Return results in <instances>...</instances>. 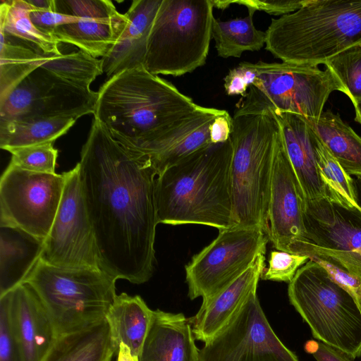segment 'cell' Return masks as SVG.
<instances>
[{"label": "cell", "mask_w": 361, "mask_h": 361, "mask_svg": "<svg viewBox=\"0 0 361 361\" xmlns=\"http://www.w3.org/2000/svg\"><path fill=\"white\" fill-rule=\"evenodd\" d=\"M77 165L99 269L116 281H148L159 224L158 175L150 159L124 147L94 118Z\"/></svg>", "instance_id": "1"}, {"label": "cell", "mask_w": 361, "mask_h": 361, "mask_svg": "<svg viewBox=\"0 0 361 361\" xmlns=\"http://www.w3.org/2000/svg\"><path fill=\"white\" fill-rule=\"evenodd\" d=\"M231 138L210 143L159 174L155 182L159 224L233 227Z\"/></svg>", "instance_id": "2"}, {"label": "cell", "mask_w": 361, "mask_h": 361, "mask_svg": "<svg viewBox=\"0 0 361 361\" xmlns=\"http://www.w3.org/2000/svg\"><path fill=\"white\" fill-rule=\"evenodd\" d=\"M97 92L94 118L118 142L140 154L160 130L199 107L143 66L108 78Z\"/></svg>", "instance_id": "3"}, {"label": "cell", "mask_w": 361, "mask_h": 361, "mask_svg": "<svg viewBox=\"0 0 361 361\" xmlns=\"http://www.w3.org/2000/svg\"><path fill=\"white\" fill-rule=\"evenodd\" d=\"M265 49L282 62L319 66L361 43V0H307L272 18Z\"/></svg>", "instance_id": "4"}, {"label": "cell", "mask_w": 361, "mask_h": 361, "mask_svg": "<svg viewBox=\"0 0 361 361\" xmlns=\"http://www.w3.org/2000/svg\"><path fill=\"white\" fill-rule=\"evenodd\" d=\"M280 132L279 123L270 109L233 116V227H258L267 235L273 166Z\"/></svg>", "instance_id": "5"}, {"label": "cell", "mask_w": 361, "mask_h": 361, "mask_svg": "<svg viewBox=\"0 0 361 361\" xmlns=\"http://www.w3.org/2000/svg\"><path fill=\"white\" fill-rule=\"evenodd\" d=\"M25 282L40 298L57 337L104 319L117 295L116 280L99 269L59 268L41 259Z\"/></svg>", "instance_id": "6"}, {"label": "cell", "mask_w": 361, "mask_h": 361, "mask_svg": "<svg viewBox=\"0 0 361 361\" xmlns=\"http://www.w3.org/2000/svg\"><path fill=\"white\" fill-rule=\"evenodd\" d=\"M288 294L314 338L353 360L361 355V305L322 267L310 259L289 283Z\"/></svg>", "instance_id": "7"}, {"label": "cell", "mask_w": 361, "mask_h": 361, "mask_svg": "<svg viewBox=\"0 0 361 361\" xmlns=\"http://www.w3.org/2000/svg\"><path fill=\"white\" fill-rule=\"evenodd\" d=\"M211 0H162L148 38L144 68L183 75L204 66L212 38Z\"/></svg>", "instance_id": "8"}, {"label": "cell", "mask_w": 361, "mask_h": 361, "mask_svg": "<svg viewBox=\"0 0 361 361\" xmlns=\"http://www.w3.org/2000/svg\"><path fill=\"white\" fill-rule=\"evenodd\" d=\"M253 85L236 104L234 114H257L267 109L318 118L334 91L346 90L328 68L281 63H256Z\"/></svg>", "instance_id": "9"}, {"label": "cell", "mask_w": 361, "mask_h": 361, "mask_svg": "<svg viewBox=\"0 0 361 361\" xmlns=\"http://www.w3.org/2000/svg\"><path fill=\"white\" fill-rule=\"evenodd\" d=\"M268 237L258 227H232L218 236L185 267L188 296L209 302L266 252Z\"/></svg>", "instance_id": "10"}, {"label": "cell", "mask_w": 361, "mask_h": 361, "mask_svg": "<svg viewBox=\"0 0 361 361\" xmlns=\"http://www.w3.org/2000/svg\"><path fill=\"white\" fill-rule=\"evenodd\" d=\"M65 173H42L9 164L0 180V226L21 229L45 240L55 219Z\"/></svg>", "instance_id": "11"}, {"label": "cell", "mask_w": 361, "mask_h": 361, "mask_svg": "<svg viewBox=\"0 0 361 361\" xmlns=\"http://www.w3.org/2000/svg\"><path fill=\"white\" fill-rule=\"evenodd\" d=\"M97 96L39 66L0 100V121L77 120L94 114Z\"/></svg>", "instance_id": "12"}, {"label": "cell", "mask_w": 361, "mask_h": 361, "mask_svg": "<svg viewBox=\"0 0 361 361\" xmlns=\"http://www.w3.org/2000/svg\"><path fill=\"white\" fill-rule=\"evenodd\" d=\"M305 241L293 254L333 262L361 279V212L326 198L303 207Z\"/></svg>", "instance_id": "13"}, {"label": "cell", "mask_w": 361, "mask_h": 361, "mask_svg": "<svg viewBox=\"0 0 361 361\" xmlns=\"http://www.w3.org/2000/svg\"><path fill=\"white\" fill-rule=\"evenodd\" d=\"M64 173L62 197L44 240L40 259L59 268L99 269L95 237L81 189L78 165Z\"/></svg>", "instance_id": "14"}, {"label": "cell", "mask_w": 361, "mask_h": 361, "mask_svg": "<svg viewBox=\"0 0 361 361\" xmlns=\"http://www.w3.org/2000/svg\"><path fill=\"white\" fill-rule=\"evenodd\" d=\"M200 361H299L280 341L252 293L240 310L200 351Z\"/></svg>", "instance_id": "15"}, {"label": "cell", "mask_w": 361, "mask_h": 361, "mask_svg": "<svg viewBox=\"0 0 361 361\" xmlns=\"http://www.w3.org/2000/svg\"><path fill=\"white\" fill-rule=\"evenodd\" d=\"M267 235L277 250L292 254L306 239L303 197L286 149L281 129L273 166Z\"/></svg>", "instance_id": "16"}, {"label": "cell", "mask_w": 361, "mask_h": 361, "mask_svg": "<svg viewBox=\"0 0 361 361\" xmlns=\"http://www.w3.org/2000/svg\"><path fill=\"white\" fill-rule=\"evenodd\" d=\"M1 296L7 302L21 361H42L57 335L37 293L25 282Z\"/></svg>", "instance_id": "17"}, {"label": "cell", "mask_w": 361, "mask_h": 361, "mask_svg": "<svg viewBox=\"0 0 361 361\" xmlns=\"http://www.w3.org/2000/svg\"><path fill=\"white\" fill-rule=\"evenodd\" d=\"M224 111L199 106L160 130L142 152L150 159L157 175L212 143L210 126Z\"/></svg>", "instance_id": "18"}, {"label": "cell", "mask_w": 361, "mask_h": 361, "mask_svg": "<svg viewBox=\"0 0 361 361\" xmlns=\"http://www.w3.org/2000/svg\"><path fill=\"white\" fill-rule=\"evenodd\" d=\"M271 111L281 126L286 149L302 191L303 207L307 202L326 198L317 166L316 137L307 120L295 114Z\"/></svg>", "instance_id": "19"}, {"label": "cell", "mask_w": 361, "mask_h": 361, "mask_svg": "<svg viewBox=\"0 0 361 361\" xmlns=\"http://www.w3.org/2000/svg\"><path fill=\"white\" fill-rule=\"evenodd\" d=\"M265 253H261L252 265L230 286L189 318L195 338L204 343L212 339L243 306L250 295L257 292L264 269Z\"/></svg>", "instance_id": "20"}, {"label": "cell", "mask_w": 361, "mask_h": 361, "mask_svg": "<svg viewBox=\"0 0 361 361\" xmlns=\"http://www.w3.org/2000/svg\"><path fill=\"white\" fill-rule=\"evenodd\" d=\"M195 339L183 314L153 310L138 361H200Z\"/></svg>", "instance_id": "21"}, {"label": "cell", "mask_w": 361, "mask_h": 361, "mask_svg": "<svg viewBox=\"0 0 361 361\" xmlns=\"http://www.w3.org/2000/svg\"><path fill=\"white\" fill-rule=\"evenodd\" d=\"M162 0H134L125 13L128 22L117 42L102 59L108 78L143 66L150 30Z\"/></svg>", "instance_id": "22"}, {"label": "cell", "mask_w": 361, "mask_h": 361, "mask_svg": "<svg viewBox=\"0 0 361 361\" xmlns=\"http://www.w3.org/2000/svg\"><path fill=\"white\" fill-rule=\"evenodd\" d=\"M44 243L21 229L0 226V296L25 281L40 259Z\"/></svg>", "instance_id": "23"}, {"label": "cell", "mask_w": 361, "mask_h": 361, "mask_svg": "<svg viewBox=\"0 0 361 361\" xmlns=\"http://www.w3.org/2000/svg\"><path fill=\"white\" fill-rule=\"evenodd\" d=\"M128 20L118 13L109 18H80L58 27L52 37L59 42L75 46L93 57H105L123 33Z\"/></svg>", "instance_id": "24"}, {"label": "cell", "mask_w": 361, "mask_h": 361, "mask_svg": "<svg viewBox=\"0 0 361 361\" xmlns=\"http://www.w3.org/2000/svg\"><path fill=\"white\" fill-rule=\"evenodd\" d=\"M117 352L104 319L88 328L58 336L42 361H111Z\"/></svg>", "instance_id": "25"}, {"label": "cell", "mask_w": 361, "mask_h": 361, "mask_svg": "<svg viewBox=\"0 0 361 361\" xmlns=\"http://www.w3.org/2000/svg\"><path fill=\"white\" fill-rule=\"evenodd\" d=\"M152 314L153 310L140 295L132 296L126 293L117 295L105 319L118 349L123 343L129 348L133 356L138 357Z\"/></svg>", "instance_id": "26"}, {"label": "cell", "mask_w": 361, "mask_h": 361, "mask_svg": "<svg viewBox=\"0 0 361 361\" xmlns=\"http://www.w3.org/2000/svg\"><path fill=\"white\" fill-rule=\"evenodd\" d=\"M312 131L342 168L361 179V137L338 114L324 111L315 118H307Z\"/></svg>", "instance_id": "27"}, {"label": "cell", "mask_w": 361, "mask_h": 361, "mask_svg": "<svg viewBox=\"0 0 361 361\" xmlns=\"http://www.w3.org/2000/svg\"><path fill=\"white\" fill-rule=\"evenodd\" d=\"M33 7L26 0H8L0 5V32L24 43L46 56L61 55L59 43L32 23Z\"/></svg>", "instance_id": "28"}, {"label": "cell", "mask_w": 361, "mask_h": 361, "mask_svg": "<svg viewBox=\"0 0 361 361\" xmlns=\"http://www.w3.org/2000/svg\"><path fill=\"white\" fill-rule=\"evenodd\" d=\"M254 13L244 18L221 20L214 18L212 36L219 56L240 58L246 51H259L266 43V32L253 23Z\"/></svg>", "instance_id": "29"}, {"label": "cell", "mask_w": 361, "mask_h": 361, "mask_svg": "<svg viewBox=\"0 0 361 361\" xmlns=\"http://www.w3.org/2000/svg\"><path fill=\"white\" fill-rule=\"evenodd\" d=\"M73 118H53L31 121H0V147L11 148L54 142L74 125Z\"/></svg>", "instance_id": "30"}, {"label": "cell", "mask_w": 361, "mask_h": 361, "mask_svg": "<svg viewBox=\"0 0 361 361\" xmlns=\"http://www.w3.org/2000/svg\"><path fill=\"white\" fill-rule=\"evenodd\" d=\"M0 100L31 72L41 66L49 56L13 37L1 34Z\"/></svg>", "instance_id": "31"}, {"label": "cell", "mask_w": 361, "mask_h": 361, "mask_svg": "<svg viewBox=\"0 0 361 361\" xmlns=\"http://www.w3.org/2000/svg\"><path fill=\"white\" fill-rule=\"evenodd\" d=\"M315 135V134H314ZM316 137L315 151L319 174L326 198L349 209L361 211L355 180Z\"/></svg>", "instance_id": "32"}, {"label": "cell", "mask_w": 361, "mask_h": 361, "mask_svg": "<svg viewBox=\"0 0 361 361\" xmlns=\"http://www.w3.org/2000/svg\"><path fill=\"white\" fill-rule=\"evenodd\" d=\"M41 67L56 76L84 89L104 73L102 59L79 50L66 54L49 56Z\"/></svg>", "instance_id": "33"}, {"label": "cell", "mask_w": 361, "mask_h": 361, "mask_svg": "<svg viewBox=\"0 0 361 361\" xmlns=\"http://www.w3.org/2000/svg\"><path fill=\"white\" fill-rule=\"evenodd\" d=\"M324 66L343 84L354 107L361 104V43L340 52Z\"/></svg>", "instance_id": "34"}, {"label": "cell", "mask_w": 361, "mask_h": 361, "mask_svg": "<svg viewBox=\"0 0 361 361\" xmlns=\"http://www.w3.org/2000/svg\"><path fill=\"white\" fill-rule=\"evenodd\" d=\"M11 164L22 169L42 173H56L58 150L54 142H47L7 149Z\"/></svg>", "instance_id": "35"}, {"label": "cell", "mask_w": 361, "mask_h": 361, "mask_svg": "<svg viewBox=\"0 0 361 361\" xmlns=\"http://www.w3.org/2000/svg\"><path fill=\"white\" fill-rule=\"evenodd\" d=\"M54 11L76 18H102L118 12L109 0H54Z\"/></svg>", "instance_id": "36"}, {"label": "cell", "mask_w": 361, "mask_h": 361, "mask_svg": "<svg viewBox=\"0 0 361 361\" xmlns=\"http://www.w3.org/2000/svg\"><path fill=\"white\" fill-rule=\"evenodd\" d=\"M309 260L307 256L273 250L269 255V267L264 269L260 279L290 283L297 271Z\"/></svg>", "instance_id": "37"}, {"label": "cell", "mask_w": 361, "mask_h": 361, "mask_svg": "<svg viewBox=\"0 0 361 361\" xmlns=\"http://www.w3.org/2000/svg\"><path fill=\"white\" fill-rule=\"evenodd\" d=\"M258 75L256 63L243 61L231 69L224 78V87L228 96L241 95L244 97L247 88L255 82Z\"/></svg>", "instance_id": "38"}, {"label": "cell", "mask_w": 361, "mask_h": 361, "mask_svg": "<svg viewBox=\"0 0 361 361\" xmlns=\"http://www.w3.org/2000/svg\"><path fill=\"white\" fill-rule=\"evenodd\" d=\"M0 361H21L4 296L0 297Z\"/></svg>", "instance_id": "39"}, {"label": "cell", "mask_w": 361, "mask_h": 361, "mask_svg": "<svg viewBox=\"0 0 361 361\" xmlns=\"http://www.w3.org/2000/svg\"><path fill=\"white\" fill-rule=\"evenodd\" d=\"M231 4L245 6L248 12L262 11L271 15H286L302 7L307 0H237L230 1Z\"/></svg>", "instance_id": "40"}, {"label": "cell", "mask_w": 361, "mask_h": 361, "mask_svg": "<svg viewBox=\"0 0 361 361\" xmlns=\"http://www.w3.org/2000/svg\"><path fill=\"white\" fill-rule=\"evenodd\" d=\"M322 267L339 285L350 292L361 305V279L340 266L317 257L310 258Z\"/></svg>", "instance_id": "41"}, {"label": "cell", "mask_w": 361, "mask_h": 361, "mask_svg": "<svg viewBox=\"0 0 361 361\" xmlns=\"http://www.w3.org/2000/svg\"><path fill=\"white\" fill-rule=\"evenodd\" d=\"M30 18L35 26L41 32L52 37L54 31L59 26L77 22L76 18L57 13L54 11H41L33 8Z\"/></svg>", "instance_id": "42"}, {"label": "cell", "mask_w": 361, "mask_h": 361, "mask_svg": "<svg viewBox=\"0 0 361 361\" xmlns=\"http://www.w3.org/2000/svg\"><path fill=\"white\" fill-rule=\"evenodd\" d=\"M305 350L311 353L317 361H353L343 352L323 342L308 341Z\"/></svg>", "instance_id": "43"}, {"label": "cell", "mask_w": 361, "mask_h": 361, "mask_svg": "<svg viewBox=\"0 0 361 361\" xmlns=\"http://www.w3.org/2000/svg\"><path fill=\"white\" fill-rule=\"evenodd\" d=\"M233 131V117L227 111L212 121L210 126V141L213 144L225 142L231 138Z\"/></svg>", "instance_id": "44"}, {"label": "cell", "mask_w": 361, "mask_h": 361, "mask_svg": "<svg viewBox=\"0 0 361 361\" xmlns=\"http://www.w3.org/2000/svg\"><path fill=\"white\" fill-rule=\"evenodd\" d=\"M116 361H138V357L133 356L129 348L126 345L121 343L117 352Z\"/></svg>", "instance_id": "45"}, {"label": "cell", "mask_w": 361, "mask_h": 361, "mask_svg": "<svg viewBox=\"0 0 361 361\" xmlns=\"http://www.w3.org/2000/svg\"><path fill=\"white\" fill-rule=\"evenodd\" d=\"M35 9L41 11H54V0H26Z\"/></svg>", "instance_id": "46"}, {"label": "cell", "mask_w": 361, "mask_h": 361, "mask_svg": "<svg viewBox=\"0 0 361 361\" xmlns=\"http://www.w3.org/2000/svg\"><path fill=\"white\" fill-rule=\"evenodd\" d=\"M354 108L355 112V121L361 125V104Z\"/></svg>", "instance_id": "47"}, {"label": "cell", "mask_w": 361, "mask_h": 361, "mask_svg": "<svg viewBox=\"0 0 361 361\" xmlns=\"http://www.w3.org/2000/svg\"><path fill=\"white\" fill-rule=\"evenodd\" d=\"M361 212V211H360Z\"/></svg>", "instance_id": "48"}]
</instances>
